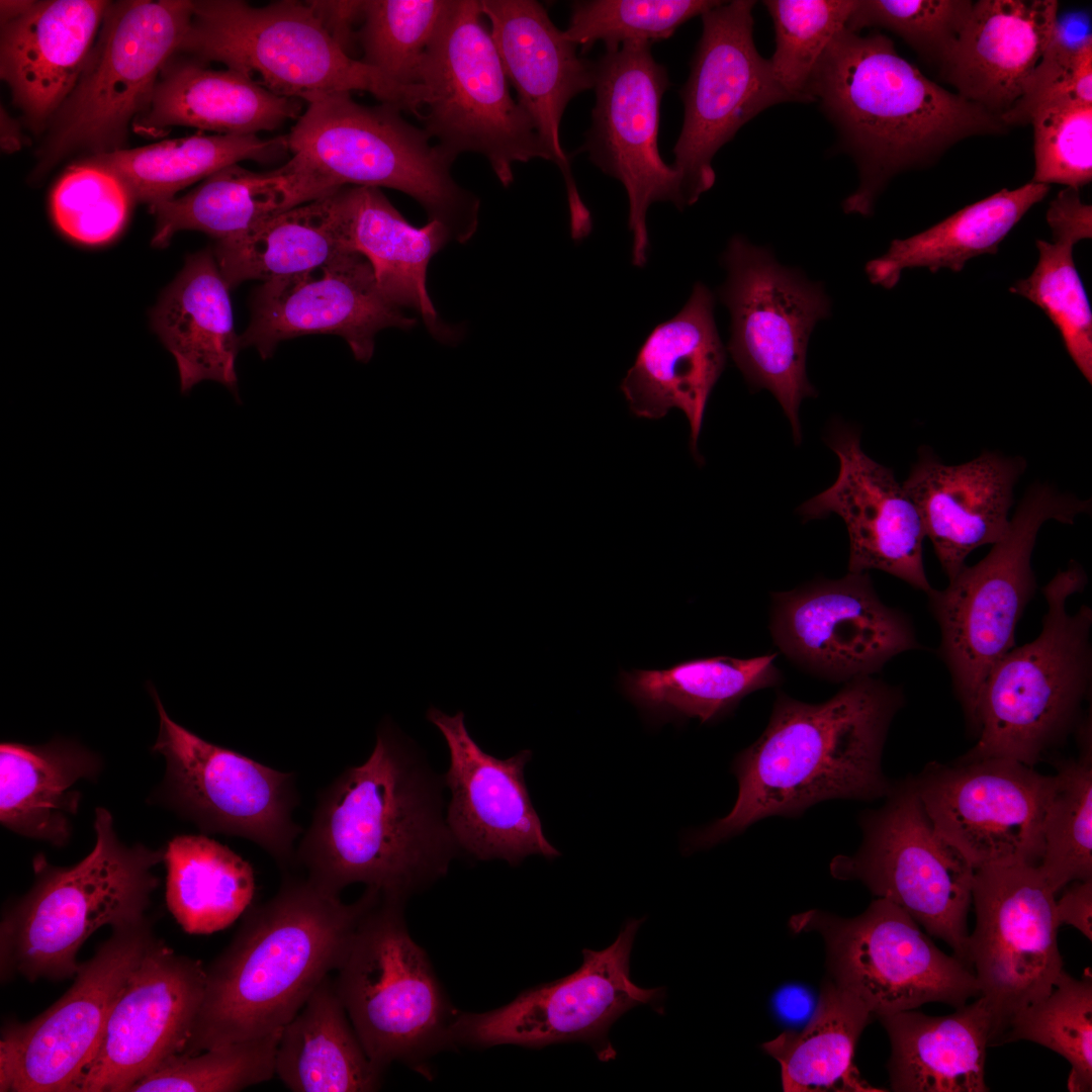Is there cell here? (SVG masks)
<instances>
[{
    "label": "cell",
    "mask_w": 1092,
    "mask_h": 1092,
    "mask_svg": "<svg viewBox=\"0 0 1092 1092\" xmlns=\"http://www.w3.org/2000/svg\"><path fill=\"white\" fill-rule=\"evenodd\" d=\"M419 760L412 741L383 721L369 757L320 793L295 867L335 894L361 883L403 900L443 876L457 843Z\"/></svg>",
    "instance_id": "obj_1"
},
{
    "label": "cell",
    "mask_w": 1092,
    "mask_h": 1092,
    "mask_svg": "<svg viewBox=\"0 0 1092 1092\" xmlns=\"http://www.w3.org/2000/svg\"><path fill=\"white\" fill-rule=\"evenodd\" d=\"M380 893L344 903L306 876L284 875L269 900L251 905L228 946L205 968V986L181 1054L264 1036L299 1011L339 967Z\"/></svg>",
    "instance_id": "obj_2"
},
{
    "label": "cell",
    "mask_w": 1092,
    "mask_h": 1092,
    "mask_svg": "<svg viewBox=\"0 0 1092 1092\" xmlns=\"http://www.w3.org/2000/svg\"><path fill=\"white\" fill-rule=\"evenodd\" d=\"M902 705L901 690L873 675L846 681L819 704L781 695L761 736L735 760L739 790L732 810L690 845L712 846L758 820L795 817L826 800L886 797L893 785L882 754Z\"/></svg>",
    "instance_id": "obj_3"
},
{
    "label": "cell",
    "mask_w": 1092,
    "mask_h": 1092,
    "mask_svg": "<svg viewBox=\"0 0 1092 1092\" xmlns=\"http://www.w3.org/2000/svg\"><path fill=\"white\" fill-rule=\"evenodd\" d=\"M806 95L819 101L858 168L859 185L843 201L845 213L870 215L893 176L932 163L956 143L1008 130L1000 118L925 77L880 32L839 31Z\"/></svg>",
    "instance_id": "obj_4"
},
{
    "label": "cell",
    "mask_w": 1092,
    "mask_h": 1092,
    "mask_svg": "<svg viewBox=\"0 0 1092 1092\" xmlns=\"http://www.w3.org/2000/svg\"><path fill=\"white\" fill-rule=\"evenodd\" d=\"M286 134L283 165L296 205L346 186L403 192L464 243L475 233L479 200L453 179L455 160L402 111L366 106L349 92L316 94Z\"/></svg>",
    "instance_id": "obj_5"
},
{
    "label": "cell",
    "mask_w": 1092,
    "mask_h": 1092,
    "mask_svg": "<svg viewBox=\"0 0 1092 1092\" xmlns=\"http://www.w3.org/2000/svg\"><path fill=\"white\" fill-rule=\"evenodd\" d=\"M94 829L95 845L78 863L55 867L42 854L33 859L32 887L2 916V982L75 977L77 954L97 929L149 918L160 885L153 869L164 861V850L123 843L104 808L95 811Z\"/></svg>",
    "instance_id": "obj_6"
},
{
    "label": "cell",
    "mask_w": 1092,
    "mask_h": 1092,
    "mask_svg": "<svg viewBox=\"0 0 1092 1092\" xmlns=\"http://www.w3.org/2000/svg\"><path fill=\"white\" fill-rule=\"evenodd\" d=\"M1087 584L1071 560L1043 586L1048 610L1039 635L993 666L978 706V739L959 759L1007 758L1032 766L1076 726L1092 673V610L1068 612Z\"/></svg>",
    "instance_id": "obj_7"
},
{
    "label": "cell",
    "mask_w": 1092,
    "mask_h": 1092,
    "mask_svg": "<svg viewBox=\"0 0 1092 1092\" xmlns=\"http://www.w3.org/2000/svg\"><path fill=\"white\" fill-rule=\"evenodd\" d=\"M178 52L221 63L279 96L301 101L363 91L421 117L428 98L423 84L397 83L348 55L307 1L255 7L240 0H196Z\"/></svg>",
    "instance_id": "obj_8"
},
{
    "label": "cell",
    "mask_w": 1092,
    "mask_h": 1092,
    "mask_svg": "<svg viewBox=\"0 0 1092 1092\" xmlns=\"http://www.w3.org/2000/svg\"><path fill=\"white\" fill-rule=\"evenodd\" d=\"M1090 509V500L1050 484L1030 485L1008 532L990 552L975 565H964L944 589L927 594L941 634L939 655L976 734L985 680L1014 647L1016 625L1035 592L1031 554L1040 527L1050 520L1072 525Z\"/></svg>",
    "instance_id": "obj_9"
},
{
    "label": "cell",
    "mask_w": 1092,
    "mask_h": 1092,
    "mask_svg": "<svg viewBox=\"0 0 1092 1092\" xmlns=\"http://www.w3.org/2000/svg\"><path fill=\"white\" fill-rule=\"evenodd\" d=\"M193 9L192 0L110 1L76 85L48 125L34 175L77 152L124 149L162 68L179 51Z\"/></svg>",
    "instance_id": "obj_10"
},
{
    "label": "cell",
    "mask_w": 1092,
    "mask_h": 1092,
    "mask_svg": "<svg viewBox=\"0 0 1092 1092\" xmlns=\"http://www.w3.org/2000/svg\"><path fill=\"white\" fill-rule=\"evenodd\" d=\"M420 83L428 91L423 128L453 158L483 156L505 187L514 180L516 163L554 162L511 93L479 1L451 0L426 53Z\"/></svg>",
    "instance_id": "obj_11"
},
{
    "label": "cell",
    "mask_w": 1092,
    "mask_h": 1092,
    "mask_svg": "<svg viewBox=\"0 0 1092 1092\" xmlns=\"http://www.w3.org/2000/svg\"><path fill=\"white\" fill-rule=\"evenodd\" d=\"M403 899L380 895L358 923L334 984L373 1064L411 1066L451 1045L449 1009L424 949L411 937Z\"/></svg>",
    "instance_id": "obj_12"
},
{
    "label": "cell",
    "mask_w": 1092,
    "mask_h": 1092,
    "mask_svg": "<svg viewBox=\"0 0 1092 1092\" xmlns=\"http://www.w3.org/2000/svg\"><path fill=\"white\" fill-rule=\"evenodd\" d=\"M886 797L882 807L861 814L858 850L835 856L830 874L859 881L891 901L969 966L968 913L976 870L933 826L913 779L893 786Z\"/></svg>",
    "instance_id": "obj_13"
},
{
    "label": "cell",
    "mask_w": 1092,
    "mask_h": 1092,
    "mask_svg": "<svg viewBox=\"0 0 1092 1092\" xmlns=\"http://www.w3.org/2000/svg\"><path fill=\"white\" fill-rule=\"evenodd\" d=\"M789 925L796 933L820 934L828 978L877 1018L929 1002L957 1008L980 996L969 966L941 951L907 912L887 899L874 900L850 918L807 910L793 915Z\"/></svg>",
    "instance_id": "obj_14"
},
{
    "label": "cell",
    "mask_w": 1092,
    "mask_h": 1092,
    "mask_svg": "<svg viewBox=\"0 0 1092 1092\" xmlns=\"http://www.w3.org/2000/svg\"><path fill=\"white\" fill-rule=\"evenodd\" d=\"M160 719L152 747L165 758L163 800L208 833L251 840L288 872L295 867V839L302 828L292 813L298 803L295 777L238 751L206 741L174 722L151 688Z\"/></svg>",
    "instance_id": "obj_15"
},
{
    "label": "cell",
    "mask_w": 1092,
    "mask_h": 1092,
    "mask_svg": "<svg viewBox=\"0 0 1092 1092\" xmlns=\"http://www.w3.org/2000/svg\"><path fill=\"white\" fill-rule=\"evenodd\" d=\"M723 264L727 279L719 295L731 315L728 350L750 386L776 396L800 444L799 406L816 395L806 375L808 340L829 314V299L819 284L740 236L729 241Z\"/></svg>",
    "instance_id": "obj_16"
},
{
    "label": "cell",
    "mask_w": 1092,
    "mask_h": 1092,
    "mask_svg": "<svg viewBox=\"0 0 1092 1092\" xmlns=\"http://www.w3.org/2000/svg\"><path fill=\"white\" fill-rule=\"evenodd\" d=\"M643 921L627 920L602 950L584 948L581 965L570 975L526 990L497 1009L455 1015L451 1044L540 1049L579 1041L589 1044L602 1062L615 1059L609 1031L617 1019L640 1005L659 1013L663 1008V988L639 987L630 976L632 947Z\"/></svg>",
    "instance_id": "obj_17"
},
{
    "label": "cell",
    "mask_w": 1092,
    "mask_h": 1092,
    "mask_svg": "<svg viewBox=\"0 0 1092 1092\" xmlns=\"http://www.w3.org/2000/svg\"><path fill=\"white\" fill-rule=\"evenodd\" d=\"M969 966L993 1019L1000 1044L1015 1015L1045 997L1064 971L1055 913L1056 894L1038 867L995 864L975 871Z\"/></svg>",
    "instance_id": "obj_18"
},
{
    "label": "cell",
    "mask_w": 1092,
    "mask_h": 1092,
    "mask_svg": "<svg viewBox=\"0 0 1092 1092\" xmlns=\"http://www.w3.org/2000/svg\"><path fill=\"white\" fill-rule=\"evenodd\" d=\"M753 6L750 0L720 2L701 15L702 35L680 90L685 116L673 148L687 206L712 188L713 158L742 125L775 104L795 101L755 48Z\"/></svg>",
    "instance_id": "obj_19"
},
{
    "label": "cell",
    "mask_w": 1092,
    "mask_h": 1092,
    "mask_svg": "<svg viewBox=\"0 0 1092 1092\" xmlns=\"http://www.w3.org/2000/svg\"><path fill=\"white\" fill-rule=\"evenodd\" d=\"M155 939L149 918L111 928L94 956L80 964L64 996L27 1022H6L0 1091L74 1092L117 995Z\"/></svg>",
    "instance_id": "obj_20"
},
{
    "label": "cell",
    "mask_w": 1092,
    "mask_h": 1092,
    "mask_svg": "<svg viewBox=\"0 0 1092 1092\" xmlns=\"http://www.w3.org/2000/svg\"><path fill=\"white\" fill-rule=\"evenodd\" d=\"M596 103L592 124L578 152L618 179L629 200L632 262L645 265L649 238L646 216L657 201L687 206L679 172L665 164L657 146L660 102L670 82L651 43L628 42L595 62Z\"/></svg>",
    "instance_id": "obj_21"
},
{
    "label": "cell",
    "mask_w": 1092,
    "mask_h": 1092,
    "mask_svg": "<svg viewBox=\"0 0 1092 1092\" xmlns=\"http://www.w3.org/2000/svg\"><path fill=\"white\" fill-rule=\"evenodd\" d=\"M936 830L977 870L1038 866L1054 776L1007 758L931 763L913 779Z\"/></svg>",
    "instance_id": "obj_22"
},
{
    "label": "cell",
    "mask_w": 1092,
    "mask_h": 1092,
    "mask_svg": "<svg viewBox=\"0 0 1092 1092\" xmlns=\"http://www.w3.org/2000/svg\"><path fill=\"white\" fill-rule=\"evenodd\" d=\"M770 630L786 656L835 681L874 675L920 648L909 618L882 603L867 572L774 594Z\"/></svg>",
    "instance_id": "obj_23"
},
{
    "label": "cell",
    "mask_w": 1092,
    "mask_h": 1092,
    "mask_svg": "<svg viewBox=\"0 0 1092 1092\" xmlns=\"http://www.w3.org/2000/svg\"><path fill=\"white\" fill-rule=\"evenodd\" d=\"M205 986L200 961L155 939L117 995L74 1092H129L188 1042Z\"/></svg>",
    "instance_id": "obj_24"
},
{
    "label": "cell",
    "mask_w": 1092,
    "mask_h": 1092,
    "mask_svg": "<svg viewBox=\"0 0 1092 1092\" xmlns=\"http://www.w3.org/2000/svg\"><path fill=\"white\" fill-rule=\"evenodd\" d=\"M406 316L381 291L365 257L344 254L314 269L263 282L251 300L242 348L253 347L270 358L284 341L311 334L343 338L354 358L367 363L376 334L387 328L408 330Z\"/></svg>",
    "instance_id": "obj_25"
},
{
    "label": "cell",
    "mask_w": 1092,
    "mask_h": 1092,
    "mask_svg": "<svg viewBox=\"0 0 1092 1092\" xmlns=\"http://www.w3.org/2000/svg\"><path fill=\"white\" fill-rule=\"evenodd\" d=\"M480 9L517 100L560 169L566 186L570 232L582 240L592 232V215L583 203L560 144V123L569 101L594 88L595 62L578 56L571 42L534 0H481Z\"/></svg>",
    "instance_id": "obj_26"
},
{
    "label": "cell",
    "mask_w": 1092,
    "mask_h": 1092,
    "mask_svg": "<svg viewBox=\"0 0 1092 1092\" xmlns=\"http://www.w3.org/2000/svg\"><path fill=\"white\" fill-rule=\"evenodd\" d=\"M427 719L442 733L450 756L444 777L451 793L446 821L456 843L478 859L518 864L531 854L559 851L546 839L524 778L532 757L522 750L506 759L480 748L459 711L449 716L431 707Z\"/></svg>",
    "instance_id": "obj_27"
},
{
    "label": "cell",
    "mask_w": 1092,
    "mask_h": 1092,
    "mask_svg": "<svg viewBox=\"0 0 1092 1092\" xmlns=\"http://www.w3.org/2000/svg\"><path fill=\"white\" fill-rule=\"evenodd\" d=\"M827 443L839 458L835 482L799 508L805 520L840 516L849 535L848 570L879 569L916 589L931 587L923 564L919 513L892 469L869 457L856 429L834 424Z\"/></svg>",
    "instance_id": "obj_28"
},
{
    "label": "cell",
    "mask_w": 1092,
    "mask_h": 1092,
    "mask_svg": "<svg viewBox=\"0 0 1092 1092\" xmlns=\"http://www.w3.org/2000/svg\"><path fill=\"white\" fill-rule=\"evenodd\" d=\"M1025 469L1019 456L984 451L971 461L947 465L931 448L919 449L902 486L948 580L971 552L1006 535L1013 489Z\"/></svg>",
    "instance_id": "obj_29"
},
{
    "label": "cell",
    "mask_w": 1092,
    "mask_h": 1092,
    "mask_svg": "<svg viewBox=\"0 0 1092 1092\" xmlns=\"http://www.w3.org/2000/svg\"><path fill=\"white\" fill-rule=\"evenodd\" d=\"M109 3L33 1L20 16L1 24L0 76L32 130L48 127L73 90Z\"/></svg>",
    "instance_id": "obj_30"
},
{
    "label": "cell",
    "mask_w": 1092,
    "mask_h": 1092,
    "mask_svg": "<svg viewBox=\"0 0 1092 1092\" xmlns=\"http://www.w3.org/2000/svg\"><path fill=\"white\" fill-rule=\"evenodd\" d=\"M1055 0H979L945 62L957 93L1002 118L1014 107L1051 42Z\"/></svg>",
    "instance_id": "obj_31"
},
{
    "label": "cell",
    "mask_w": 1092,
    "mask_h": 1092,
    "mask_svg": "<svg viewBox=\"0 0 1092 1092\" xmlns=\"http://www.w3.org/2000/svg\"><path fill=\"white\" fill-rule=\"evenodd\" d=\"M725 361L714 298L699 282L681 310L646 338L621 390L637 417L658 420L672 407L681 410L690 424L691 451L700 461L697 444L706 405Z\"/></svg>",
    "instance_id": "obj_32"
},
{
    "label": "cell",
    "mask_w": 1092,
    "mask_h": 1092,
    "mask_svg": "<svg viewBox=\"0 0 1092 1092\" xmlns=\"http://www.w3.org/2000/svg\"><path fill=\"white\" fill-rule=\"evenodd\" d=\"M300 99L279 96L235 70L177 52L162 68L149 107L132 122L134 132L158 138L173 126L219 134L275 130L301 115Z\"/></svg>",
    "instance_id": "obj_33"
},
{
    "label": "cell",
    "mask_w": 1092,
    "mask_h": 1092,
    "mask_svg": "<svg viewBox=\"0 0 1092 1092\" xmlns=\"http://www.w3.org/2000/svg\"><path fill=\"white\" fill-rule=\"evenodd\" d=\"M229 291L213 250L204 249L187 257L153 309V328L176 360L182 393L212 380L240 401L236 360L242 344Z\"/></svg>",
    "instance_id": "obj_34"
},
{
    "label": "cell",
    "mask_w": 1092,
    "mask_h": 1092,
    "mask_svg": "<svg viewBox=\"0 0 1092 1092\" xmlns=\"http://www.w3.org/2000/svg\"><path fill=\"white\" fill-rule=\"evenodd\" d=\"M878 1019L891 1043L887 1069L892 1091H989L985 1063L993 1019L983 996L944 1016L912 1009Z\"/></svg>",
    "instance_id": "obj_35"
},
{
    "label": "cell",
    "mask_w": 1092,
    "mask_h": 1092,
    "mask_svg": "<svg viewBox=\"0 0 1092 1092\" xmlns=\"http://www.w3.org/2000/svg\"><path fill=\"white\" fill-rule=\"evenodd\" d=\"M339 194L350 249L370 263L384 295L400 308L417 310L437 340L455 341L426 284L431 259L452 240L449 230L437 220L412 225L379 188L346 186Z\"/></svg>",
    "instance_id": "obj_36"
},
{
    "label": "cell",
    "mask_w": 1092,
    "mask_h": 1092,
    "mask_svg": "<svg viewBox=\"0 0 1092 1092\" xmlns=\"http://www.w3.org/2000/svg\"><path fill=\"white\" fill-rule=\"evenodd\" d=\"M98 757L77 742L55 738L43 745H0V821L29 838L65 844L78 811L81 779H94Z\"/></svg>",
    "instance_id": "obj_37"
},
{
    "label": "cell",
    "mask_w": 1092,
    "mask_h": 1092,
    "mask_svg": "<svg viewBox=\"0 0 1092 1092\" xmlns=\"http://www.w3.org/2000/svg\"><path fill=\"white\" fill-rule=\"evenodd\" d=\"M336 990L326 977L282 1029L275 1075L294 1092H363L380 1086Z\"/></svg>",
    "instance_id": "obj_38"
},
{
    "label": "cell",
    "mask_w": 1092,
    "mask_h": 1092,
    "mask_svg": "<svg viewBox=\"0 0 1092 1092\" xmlns=\"http://www.w3.org/2000/svg\"><path fill=\"white\" fill-rule=\"evenodd\" d=\"M353 252L339 189L286 209L252 230L216 241L213 253L230 289L302 273Z\"/></svg>",
    "instance_id": "obj_39"
},
{
    "label": "cell",
    "mask_w": 1092,
    "mask_h": 1092,
    "mask_svg": "<svg viewBox=\"0 0 1092 1092\" xmlns=\"http://www.w3.org/2000/svg\"><path fill=\"white\" fill-rule=\"evenodd\" d=\"M1049 190V185L1032 181L1013 190L1002 189L919 234L893 240L884 255L866 265L869 280L891 289L906 269L961 272L969 260L995 255L1010 231Z\"/></svg>",
    "instance_id": "obj_40"
},
{
    "label": "cell",
    "mask_w": 1092,
    "mask_h": 1092,
    "mask_svg": "<svg viewBox=\"0 0 1092 1092\" xmlns=\"http://www.w3.org/2000/svg\"><path fill=\"white\" fill-rule=\"evenodd\" d=\"M873 1014L853 994L827 978L807 1024L762 1044L781 1067L785 1092L885 1091L860 1079L853 1065L856 1042Z\"/></svg>",
    "instance_id": "obj_41"
},
{
    "label": "cell",
    "mask_w": 1092,
    "mask_h": 1092,
    "mask_svg": "<svg viewBox=\"0 0 1092 1092\" xmlns=\"http://www.w3.org/2000/svg\"><path fill=\"white\" fill-rule=\"evenodd\" d=\"M289 154L286 134H195L134 149L86 156L113 171L134 201L150 204L174 198L181 189L242 161L270 163Z\"/></svg>",
    "instance_id": "obj_42"
},
{
    "label": "cell",
    "mask_w": 1092,
    "mask_h": 1092,
    "mask_svg": "<svg viewBox=\"0 0 1092 1092\" xmlns=\"http://www.w3.org/2000/svg\"><path fill=\"white\" fill-rule=\"evenodd\" d=\"M166 904L191 934L226 928L252 905L255 874L249 861L204 835L175 836L164 850Z\"/></svg>",
    "instance_id": "obj_43"
},
{
    "label": "cell",
    "mask_w": 1092,
    "mask_h": 1092,
    "mask_svg": "<svg viewBox=\"0 0 1092 1092\" xmlns=\"http://www.w3.org/2000/svg\"><path fill=\"white\" fill-rule=\"evenodd\" d=\"M776 654L752 658L716 656L678 662L666 669L620 673L626 696L658 718L689 717L707 722L738 702L780 680Z\"/></svg>",
    "instance_id": "obj_44"
},
{
    "label": "cell",
    "mask_w": 1092,
    "mask_h": 1092,
    "mask_svg": "<svg viewBox=\"0 0 1092 1092\" xmlns=\"http://www.w3.org/2000/svg\"><path fill=\"white\" fill-rule=\"evenodd\" d=\"M296 206L284 167L254 172L239 164L208 176L185 195L150 204L156 217L153 245L166 246L180 231H198L216 241L240 236Z\"/></svg>",
    "instance_id": "obj_45"
},
{
    "label": "cell",
    "mask_w": 1092,
    "mask_h": 1092,
    "mask_svg": "<svg viewBox=\"0 0 1092 1092\" xmlns=\"http://www.w3.org/2000/svg\"><path fill=\"white\" fill-rule=\"evenodd\" d=\"M1052 242L1036 241L1038 261L1031 274L1014 282L1011 293L1036 306L1058 329L1072 361L1092 382V311L1087 292L1074 262V246L1091 239L1084 228L1049 224Z\"/></svg>",
    "instance_id": "obj_46"
},
{
    "label": "cell",
    "mask_w": 1092,
    "mask_h": 1092,
    "mask_svg": "<svg viewBox=\"0 0 1092 1092\" xmlns=\"http://www.w3.org/2000/svg\"><path fill=\"white\" fill-rule=\"evenodd\" d=\"M1029 1040L1065 1058L1071 1066L1068 1088L1092 1090V979L1063 971L1051 992L1018 1012L1001 1043Z\"/></svg>",
    "instance_id": "obj_47"
},
{
    "label": "cell",
    "mask_w": 1092,
    "mask_h": 1092,
    "mask_svg": "<svg viewBox=\"0 0 1092 1092\" xmlns=\"http://www.w3.org/2000/svg\"><path fill=\"white\" fill-rule=\"evenodd\" d=\"M1054 779L1037 867L1057 894L1075 881L1092 879V763L1088 742L1082 756L1064 762Z\"/></svg>",
    "instance_id": "obj_48"
},
{
    "label": "cell",
    "mask_w": 1092,
    "mask_h": 1092,
    "mask_svg": "<svg viewBox=\"0 0 1092 1092\" xmlns=\"http://www.w3.org/2000/svg\"><path fill=\"white\" fill-rule=\"evenodd\" d=\"M451 0H366L358 29L362 61L391 80L418 85L426 53Z\"/></svg>",
    "instance_id": "obj_49"
},
{
    "label": "cell",
    "mask_w": 1092,
    "mask_h": 1092,
    "mask_svg": "<svg viewBox=\"0 0 1092 1092\" xmlns=\"http://www.w3.org/2000/svg\"><path fill=\"white\" fill-rule=\"evenodd\" d=\"M281 1029L270 1034L178 1054L134 1084L129 1092H235L275 1075Z\"/></svg>",
    "instance_id": "obj_50"
},
{
    "label": "cell",
    "mask_w": 1092,
    "mask_h": 1092,
    "mask_svg": "<svg viewBox=\"0 0 1092 1092\" xmlns=\"http://www.w3.org/2000/svg\"><path fill=\"white\" fill-rule=\"evenodd\" d=\"M721 1L713 0H590L571 5L565 36L582 53L602 41L606 51L628 42L666 39L691 18Z\"/></svg>",
    "instance_id": "obj_51"
},
{
    "label": "cell",
    "mask_w": 1092,
    "mask_h": 1092,
    "mask_svg": "<svg viewBox=\"0 0 1092 1092\" xmlns=\"http://www.w3.org/2000/svg\"><path fill=\"white\" fill-rule=\"evenodd\" d=\"M857 0H767L776 50L769 60L776 79L796 102L810 101V77L836 34L846 27Z\"/></svg>",
    "instance_id": "obj_52"
},
{
    "label": "cell",
    "mask_w": 1092,
    "mask_h": 1092,
    "mask_svg": "<svg viewBox=\"0 0 1092 1092\" xmlns=\"http://www.w3.org/2000/svg\"><path fill=\"white\" fill-rule=\"evenodd\" d=\"M133 202L127 186L113 171L86 157L65 170L51 194L58 228L86 245L113 240L123 229Z\"/></svg>",
    "instance_id": "obj_53"
},
{
    "label": "cell",
    "mask_w": 1092,
    "mask_h": 1092,
    "mask_svg": "<svg viewBox=\"0 0 1092 1092\" xmlns=\"http://www.w3.org/2000/svg\"><path fill=\"white\" fill-rule=\"evenodd\" d=\"M971 0H857L846 28L892 31L938 70L952 51L973 8Z\"/></svg>",
    "instance_id": "obj_54"
},
{
    "label": "cell",
    "mask_w": 1092,
    "mask_h": 1092,
    "mask_svg": "<svg viewBox=\"0 0 1092 1092\" xmlns=\"http://www.w3.org/2000/svg\"><path fill=\"white\" fill-rule=\"evenodd\" d=\"M1033 128L1034 183L1079 190L1092 179V104L1071 98L1041 102L1028 115Z\"/></svg>",
    "instance_id": "obj_55"
},
{
    "label": "cell",
    "mask_w": 1092,
    "mask_h": 1092,
    "mask_svg": "<svg viewBox=\"0 0 1092 1092\" xmlns=\"http://www.w3.org/2000/svg\"><path fill=\"white\" fill-rule=\"evenodd\" d=\"M1064 97L1092 104V41L1073 51L1051 39L1021 97L1002 121L1008 127L1024 125L1038 104Z\"/></svg>",
    "instance_id": "obj_56"
},
{
    "label": "cell",
    "mask_w": 1092,
    "mask_h": 1092,
    "mask_svg": "<svg viewBox=\"0 0 1092 1092\" xmlns=\"http://www.w3.org/2000/svg\"><path fill=\"white\" fill-rule=\"evenodd\" d=\"M332 37L352 56L358 43L355 26L362 22L364 1H307Z\"/></svg>",
    "instance_id": "obj_57"
},
{
    "label": "cell",
    "mask_w": 1092,
    "mask_h": 1092,
    "mask_svg": "<svg viewBox=\"0 0 1092 1092\" xmlns=\"http://www.w3.org/2000/svg\"><path fill=\"white\" fill-rule=\"evenodd\" d=\"M1055 903L1056 918L1092 940V879L1071 883Z\"/></svg>",
    "instance_id": "obj_58"
},
{
    "label": "cell",
    "mask_w": 1092,
    "mask_h": 1092,
    "mask_svg": "<svg viewBox=\"0 0 1092 1092\" xmlns=\"http://www.w3.org/2000/svg\"><path fill=\"white\" fill-rule=\"evenodd\" d=\"M1052 40L1068 50H1079L1092 41L1089 19L1082 13L1057 18Z\"/></svg>",
    "instance_id": "obj_59"
},
{
    "label": "cell",
    "mask_w": 1092,
    "mask_h": 1092,
    "mask_svg": "<svg viewBox=\"0 0 1092 1092\" xmlns=\"http://www.w3.org/2000/svg\"><path fill=\"white\" fill-rule=\"evenodd\" d=\"M775 1006L785 1020L799 1022L813 1013V1000L810 993L799 986L781 989L775 997Z\"/></svg>",
    "instance_id": "obj_60"
},
{
    "label": "cell",
    "mask_w": 1092,
    "mask_h": 1092,
    "mask_svg": "<svg viewBox=\"0 0 1092 1092\" xmlns=\"http://www.w3.org/2000/svg\"><path fill=\"white\" fill-rule=\"evenodd\" d=\"M1 150L5 153H14L21 149L24 144L19 123L13 119L5 109L1 108Z\"/></svg>",
    "instance_id": "obj_61"
},
{
    "label": "cell",
    "mask_w": 1092,
    "mask_h": 1092,
    "mask_svg": "<svg viewBox=\"0 0 1092 1092\" xmlns=\"http://www.w3.org/2000/svg\"><path fill=\"white\" fill-rule=\"evenodd\" d=\"M32 3H33V1H30V0H28V1L27 0H15V1L14 0L13 1H11V0L10 1L1 0V2H0V20H1V24L20 16L22 13H24L26 10H28L30 8Z\"/></svg>",
    "instance_id": "obj_62"
}]
</instances>
